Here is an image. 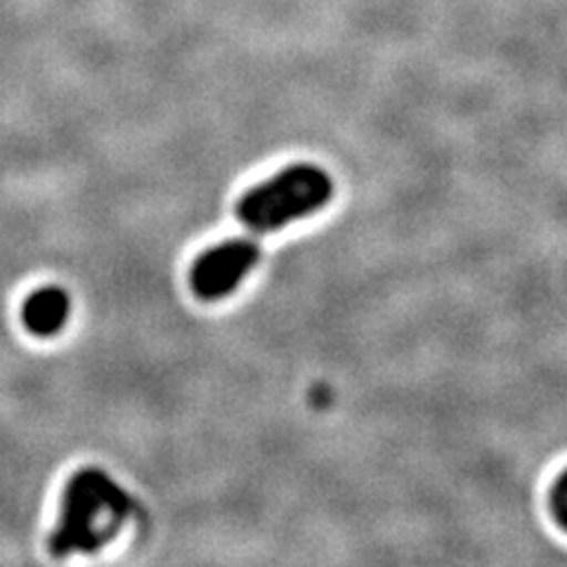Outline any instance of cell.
Listing matches in <instances>:
<instances>
[{
	"instance_id": "6da1fadb",
	"label": "cell",
	"mask_w": 567,
	"mask_h": 567,
	"mask_svg": "<svg viewBox=\"0 0 567 567\" xmlns=\"http://www.w3.org/2000/svg\"><path fill=\"white\" fill-rule=\"evenodd\" d=\"M133 499L106 471L87 466L69 477L60 504V520L48 548L55 558L95 554L110 544L131 518Z\"/></svg>"
},
{
	"instance_id": "7a4b0ae2",
	"label": "cell",
	"mask_w": 567,
	"mask_h": 567,
	"mask_svg": "<svg viewBox=\"0 0 567 567\" xmlns=\"http://www.w3.org/2000/svg\"><path fill=\"white\" fill-rule=\"evenodd\" d=\"M333 197L331 175L317 164H291L258 183L237 202V218L251 233H277L315 216Z\"/></svg>"
},
{
	"instance_id": "3957f363",
	"label": "cell",
	"mask_w": 567,
	"mask_h": 567,
	"mask_svg": "<svg viewBox=\"0 0 567 567\" xmlns=\"http://www.w3.org/2000/svg\"><path fill=\"white\" fill-rule=\"evenodd\" d=\"M260 260V248L251 239L220 241L194 260L189 287L202 300H220L239 289Z\"/></svg>"
},
{
	"instance_id": "277c9868",
	"label": "cell",
	"mask_w": 567,
	"mask_h": 567,
	"mask_svg": "<svg viewBox=\"0 0 567 567\" xmlns=\"http://www.w3.org/2000/svg\"><path fill=\"white\" fill-rule=\"evenodd\" d=\"M71 312V300L60 287H43L33 291L22 308V322L33 333L48 339L64 329Z\"/></svg>"
},
{
	"instance_id": "5b68a950",
	"label": "cell",
	"mask_w": 567,
	"mask_h": 567,
	"mask_svg": "<svg viewBox=\"0 0 567 567\" xmlns=\"http://www.w3.org/2000/svg\"><path fill=\"white\" fill-rule=\"evenodd\" d=\"M551 508L554 516L560 523V527L567 532V471L556 481L554 492H551Z\"/></svg>"
}]
</instances>
